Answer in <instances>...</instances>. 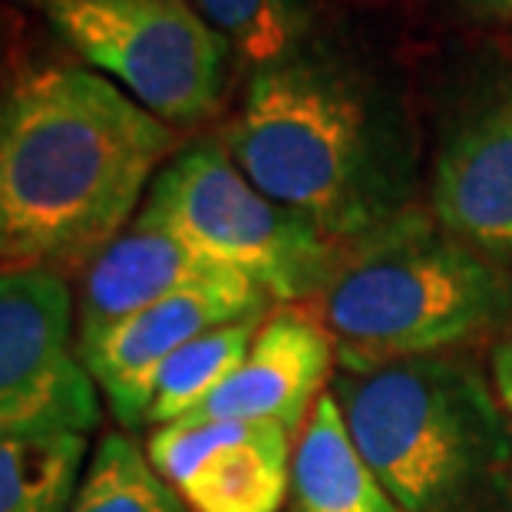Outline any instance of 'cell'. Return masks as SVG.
<instances>
[{"mask_svg":"<svg viewBox=\"0 0 512 512\" xmlns=\"http://www.w3.org/2000/svg\"><path fill=\"white\" fill-rule=\"evenodd\" d=\"M90 70L172 129L219 116L232 47L185 0H30Z\"/></svg>","mask_w":512,"mask_h":512,"instance_id":"obj_6","label":"cell"},{"mask_svg":"<svg viewBox=\"0 0 512 512\" xmlns=\"http://www.w3.org/2000/svg\"><path fill=\"white\" fill-rule=\"evenodd\" d=\"M331 394L400 512H512V427L470 361L433 354L341 370Z\"/></svg>","mask_w":512,"mask_h":512,"instance_id":"obj_3","label":"cell"},{"mask_svg":"<svg viewBox=\"0 0 512 512\" xmlns=\"http://www.w3.org/2000/svg\"><path fill=\"white\" fill-rule=\"evenodd\" d=\"M83 463L80 433H0V512H70Z\"/></svg>","mask_w":512,"mask_h":512,"instance_id":"obj_14","label":"cell"},{"mask_svg":"<svg viewBox=\"0 0 512 512\" xmlns=\"http://www.w3.org/2000/svg\"><path fill=\"white\" fill-rule=\"evenodd\" d=\"M146 456L189 512H281L291 493V433L275 420H176Z\"/></svg>","mask_w":512,"mask_h":512,"instance_id":"obj_8","label":"cell"},{"mask_svg":"<svg viewBox=\"0 0 512 512\" xmlns=\"http://www.w3.org/2000/svg\"><path fill=\"white\" fill-rule=\"evenodd\" d=\"M192 7L255 70L298 53L314 24L311 0H192Z\"/></svg>","mask_w":512,"mask_h":512,"instance_id":"obj_17","label":"cell"},{"mask_svg":"<svg viewBox=\"0 0 512 512\" xmlns=\"http://www.w3.org/2000/svg\"><path fill=\"white\" fill-rule=\"evenodd\" d=\"M334 344L311 311L265 314L245 361L185 420H275L288 433L304 430L314 403L328 390Z\"/></svg>","mask_w":512,"mask_h":512,"instance_id":"obj_11","label":"cell"},{"mask_svg":"<svg viewBox=\"0 0 512 512\" xmlns=\"http://www.w3.org/2000/svg\"><path fill=\"white\" fill-rule=\"evenodd\" d=\"M261 321L265 314L222 324V328L205 331L179 347L152 380V400L146 413L149 427L185 420L205 397H212L245 361Z\"/></svg>","mask_w":512,"mask_h":512,"instance_id":"obj_15","label":"cell"},{"mask_svg":"<svg viewBox=\"0 0 512 512\" xmlns=\"http://www.w3.org/2000/svg\"><path fill=\"white\" fill-rule=\"evenodd\" d=\"M291 512H400L367 466L328 390L314 403L291 460Z\"/></svg>","mask_w":512,"mask_h":512,"instance_id":"obj_13","label":"cell"},{"mask_svg":"<svg viewBox=\"0 0 512 512\" xmlns=\"http://www.w3.org/2000/svg\"><path fill=\"white\" fill-rule=\"evenodd\" d=\"M489 377H493L489 384H493L499 407H503L509 427H512V334L493 347V357H489Z\"/></svg>","mask_w":512,"mask_h":512,"instance_id":"obj_18","label":"cell"},{"mask_svg":"<svg viewBox=\"0 0 512 512\" xmlns=\"http://www.w3.org/2000/svg\"><path fill=\"white\" fill-rule=\"evenodd\" d=\"M466 14L489 24H512V0H460Z\"/></svg>","mask_w":512,"mask_h":512,"instance_id":"obj_19","label":"cell"},{"mask_svg":"<svg viewBox=\"0 0 512 512\" xmlns=\"http://www.w3.org/2000/svg\"><path fill=\"white\" fill-rule=\"evenodd\" d=\"M228 278L245 275L195 252L172 232L133 222L129 232L106 245L83 271L80 298H76V347L96 341L113 324L133 318L136 311L162 298L219 285Z\"/></svg>","mask_w":512,"mask_h":512,"instance_id":"obj_12","label":"cell"},{"mask_svg":"<svg viewBox=\"0 0 512 512\" xmlns=\"http://www.w3.org/2000/svg\"><path fill=\"white\" fill-rule=\"evenodd\" d=\"M176 129L90 67L0 86V265L86 268L123 235Z\"/></svg>","mask_w":512,"mask_h":512,"instance_id":"obj_1","label":"cell"},{"mask_svg":"<svg viewBox=\"0 0 512 512\" xmlns=\"http://www.w3.org/2000/svg\"><path fill=\"white\" fill-rule=\"evenodd\" d=\"M430 209L463 245L512 265V76L446 129L433 162Z\"/></svg>","mask_w":512,"mask_h":512,"instance_id":"obj_10","label":"cell"},{"mask_svg":"<svg viewBox=\"0 0 512 512\" xmlns=\"http://www.w3.org/2000/svg\"><path fill=\"white\" fill-rule=\"evenodd\" d=\"M321 294L341 370L446 354L512 321V275L417 209L347 245Z\"/></svg>","mask_w":512,"mask_h":512,"instance_id":"obj_4","label":"cell"},{"mask_svg":"<svg viewBox=\"0 0 512 512\" xmlns=\"http://www.w3.org/2000/svg\"><path fill=\"white\" fill-rule=\"evenodd\" d=\"M136 222L172 232L275 301L321 298L344 258V245L268 199L219 139L176 152L149 185Z\"/></svg>","mask_w":512,"mask_h":512,"instance_id":"obj_5","label":"cell"},{"mask_svg":"<svg viewBox=\"0 0 512 512\" xmlns=\"http://www.w3.org/2000/svg\"><path fill=\"white\" fill-rule=\"evenodd\" d=\"M268 294L248 278H228L219 285L189 288L162 298L133 318L113 324L90 344H80V361L90 370L113 417L126 430L146 427L152 380L172 354L212 328L265 314Z\"/></svg>","mask_w":512,"mask_h":512,"instance_id":"obj_9","label":"cell"},{"mask_svg":"<svg viewBox=\"0 0 512 512\" xmlns=\"http://www.w3.org/2000/svg\"><path fill=\"white\" fill-rule=\"evenodd\" d=\"M100 387L76 351V298L40 265H0V433H80Z\"/></svg>","mask_w":512,"mask_h":512,"instance_id":"obj_7","label":"cell"},{"mask_svg":"<svg viewBox=\"0 0 512 512\" xmlns=\"http://www.w3.org/2000/svg\"><path fill=\"white\" fill-rule=\"evenodd\" d=\"M222 146L268 199L354 245L410 212L407 119L351 63L301 47L248 80Z\"/></svg>","mask_w":512,"mask_h":512,"instance_id":"obj_2","label":"cell"},{"mask_svg":"<svg viewBox=\"0 0 512 512\" xmlns=\"http://www.w3.org/2000/svg\"><path fill=\"white\" fill-rule=\"evenodd\" d=\"M70 512H189L146 450L126 433H106L90 456Z\"/></svg>","mask_w":512,"mask_h":512,"instance_id":"obj_16","label":"cell"}]
</instances>
